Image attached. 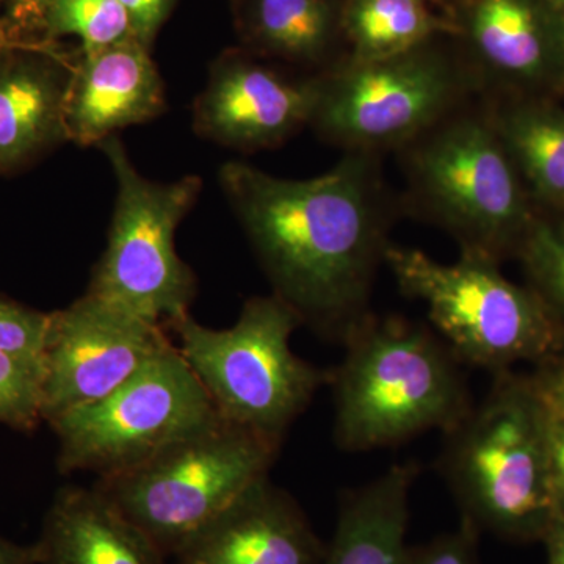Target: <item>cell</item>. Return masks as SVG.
<instances>
[{
	"label": "cell",
	"instance_id": "obj_5",
	"mask_svg": "<svg viewBox=\"0 0 564 564\" xmlns=\"http://www.w3.org/2000/svg\"><path fill=\"white\" fill-rule=\"evenodd\" d=\"M384 263L400 291L425 306L462 364L499 375L519 361L543 362L564 347L562 323L540 295L508 281L491 258L462 251L455 263H443L389 245Z\"/></svg>",
	"mask_w": 564,
	"mask_h": 564
},
{
	"label": "cell",
	"instance_id": "obj_3",
	"mask_svg": "<svg viewBox=\"0 0 564 564\" xmlns=\"http://www.w3.org/2000/svg\"><path fill=\"white\" fill-rule=\"evenodd\" d=\"M547 422L529 378L503 372L484 402L444 434L441 474L478 532L543 541L556 518Z\"/></svg>",
	"mask_w": 564,
	"mask_h": 564
},
{
	"label": "cell",
	"instance_id": "obj_33",
	"mask_svg": "<svg viewBox=\"0 0 564 564\" xmlns=\"http://www.w3.org/2000/svg\"><path fill=\"white\" fill-rule=\"evenodd\" d=\"M9 46V39H7V33L3 31L2 25H0V51L6 50Z\"/></svg>",
	"mask_w": 564,
	"mask_h": 564
},
{
	"label": "cell",
	"instance_id": "obj_16",
	"mask_svg": "<svg viewBox=\"0 0 564 564\" xmlns=\"http://www.w3.org/2000/svg\"><path fill=\"white\" fill-rule=\"evenodd\" d=\"M417 477V464H395L345 494L322 564H404L410 496Z\"/></svg>",
	"mask_w": 564,
	"mask_h": 564
},
{
	"label": "cell",
	"instance_id": "obj_27",
	"mask_svg": "<svg viewBox=\"0 0 564 564\" xmlns=\"http://www.w3.org/2000/svg\"><path fill=\"white\" fill-rule=\"evenodd\" d=\"M529 380L545 410L564 421V356L540 362V370Z\"/></svg>",
	"mask_w": 564,
	"mask_h": 564
},
{
	"label": "cell",
	"instance_id": "obj_17",
	"mask_svg": "<svg viewBox=\"0 0 564 564\" xmlns=\"http://www.w3.org/2000/svg\"><path fill=\"white\" fill-rule=\"evenodd\" d=\"M70 74L32 57L0 58V173L68 140L65 101Z\"/></svg>",
	"mask_w": 564,
	"mask_h": 564
},
{
	"label": "cell",
	"instance_id": "obj_8",
	"mask_svg": "<svg viewBox=\"0 0 564 564\" xmlns=\"http://www.w3.org/2000/svg\"><path fill=\"white\" fill-rule=\"evenodd\" d=\"M221 419L176 345L99 402L52 419L61 474L128 473Z\"/></svg>",
	"mask_w": 564,
	"mask_h": 564
},
{
	"label": "cell",
	"instance_id": "obj_25",
	"mask_svg": "<svg viewBox=\"0 0 564 564\" xmlns=\"http://www.w3.org/2000/svg\"><path fill=\"white\" fill-rule=\"evenodd\" d=\"M52 313L0 296V351L43 370Z\"/></svg>",
	"mask_w": 564,
	"mask_h": 564
},
{
	"label": "cell",
	"instance_id": "obj_30",
	"mask_svg": "<svg viewBox=\"0 0 564 564\" xmlns=\"http://www.w3.org/2000/svg\"><path fill=\"white\" fill-rule=\"evenodd\" d=\"M0 564H41L39 543H14L0 534Z\"/></svg>",
	"mask_w": 564,
	"mask_h": 564
},
{
	"label": "cell",
	"instance_id": "obj_34",
	"mask_svg": "<svg viewBox=\"0 0 564 564\" xmlns=\"http://www.w3.org/2000/svg\"><path fill=\"white\" fill-rule=\"evenodd\" d=\"M554 6L560 7V9H564V0H551Z\"/></svg>",
	"mask_w": 564,
	"mask_h": 564
},
{
	"label": "cell",
	"instance_id": "obj_7",
	"mask_svg": "<svg viewBox=\"0 0 564 564\" xmlns=\"http://www.w3.org/2000/svg\"><path fill=\"white\" fill-rule=\"evenodd\" d=\"M109 159L118 193L106 251L87 292L104 302L172 328L191 314L198 291L195 273L176 251V231L198 199V176L147 180L117 137L99 143Z\"/></svg>",
	"mask_w": 564,
	"mask_h": 564
},
{
	"label": "cell",
	"instance_id": "obj_28",
	"mask_svg": "<svg viewBox=\"0 0 564 564\" xmlns=\"http://www.w3.org/2000/svg\"><path fill=\"white\" fill-rule=\"evenodd\" d=\"M128 11L132 35L148 47L172 10L174 0H118Z\"/></svg>",
	"mask_w": 564,
	"mask_h": 564
},
{
	"label": "cell",
	"instance_id": "obj_11",
	"mask_svg": "<svg viewBox=\"0 0 564 564\" xmlns=\"http://www.w3.org/2000/svg\"><path fill=\"white\" fill-rule=\"evenodd\" d=\"M313 122L352 151L404 143L421 135L452 106L458 84L437 63L370 58L317 82Z\"/></svg>",
	"mask_w": 564,
	"mask_h": 564
},
{
	"label": "cell",
	"instance_id": "obj_21",
	"mask_svg": "<svg viewBox=\"0 0 564 564\" xmlns=\"http://www.w3.org/2000/svg\"><path fill=\"white\" fill-rule=\"evenodd\" d=\"M256 21L274 51L307 57L328 36L329 10L325 0H259Z\"/></svg>",
	"mask_w": 564,
	"mask_h": 564
},
{
	"label": "cell",
	"instance_id": "obj_10",
	"mask_svg": "<svg viewBox=\"0 0 564 564\" xmlns=\"http://www.w3.org/2000/svg\"><path fill=\"white\" fill-rule=\"evenodd\" d=\"M166 328L85 292L52 313L43 359V421L99 402L172 345Z\"/></svg>",
	"mask_w": 564,
	"mask_h": 564
},
{
	"label": "cell",
	"instance_id": "obj_6",
	"mask_svg": "<svg viewBox=\"0 0 564 564\" xmlns=\"http://www.w3.org/2000/svg\"><path fill=\"white\" fill-rule=\"evenodd\" d=\"M280 448L218 419L150 462L98 478L93 486L170 560L248 489L269 478Z\"/></svg>",
	"mask_w": 564,
	"mask_h": 564
},
{
	"label": "cell",
	"instance_id": "obj_1",
	"mask_svg": "<svg viewBox=\"0 0 564 564\" xmlns=\"http://www.w3.org/2000/svg\"><path fill=\"white\" fill-rule=\"evenodd\" d=\"M220 181L273 295L303 325L344 340L369 315L367 300L389 247L369 158L355 151L304 181L231 162Z\"/></svg>",
	"mask_w": 564,
	"mask_h": 564
},
{
	"label": "cell",
	"instance_id": "obj_29",
	"mask_svg": "<svg viewBox=\"0 0 564 564\" xmlns=\"http://www.w3.org/2000/svg\"><path fill=\"white\" fill-rule=\"evenodd\" d=\"M549 462L556 516L564 522V421L549 413Z\"/></svg>",
	"mask_w": 564,
	"mask_h": 564
},
{
	"label": "cell",
	"instance_id": "obj_24",
	"mask_svg": "<svg viewBox=\"0 0 564 564\" xmlns=\"http://www.w3.org/2000/svg\"><path fill=\"white\" fill-rule=\"evenodd\" d=\"M43 370L0 351V423L32 433L43 421Z\"/></svg>",
	"mask_w": 564,
	"mask_h": 564
},
{
	"label": "cell",
	"instance_id": "obj_20",
	"mask_svg": "<svg viewBox=\"0 0 564 564\" xmlns=\"http://www.w3.org/2000/svg\"><path fill=\"white\" fill-rule=\"evenodd\" d=\"M350 25L364 61H370L410 51L433 22L419 0H358Z\"/></svg>",
	"mask_w": 564,
	"mask_h": 564
},
{
	"label": "cell",
	"instance_id": "obj_13",
	"mask_svg": "<svg viewBox=\"0 0 564 564\" xmlns=\"http://www.w3.org/2000/svg\"><path fill=\"white\" fill-rule=\"evenodd\" d=\"M326 547L291 494L263 478L170 564H322Z\"/></svg>",
	"mask_w": 564,
	"mask_h": 564
},
{
	"label": "cell",
	"instance_id": "obj_32",
	"mask_svg": "<svg viewBox=\"0 0 564 564\" xmlns=\"http://www.w3.org/2000/svg\"><path fill=\"white\" fill-rule=\"evenodd\" d=\"M51 0H17L14 17L21 21L43 20Z\"/></svg>",
	"mask_w": 564,
	"mask_h": 564
},
{
	"label": "cell",
	"instance_id": "obj_9",
	"mask_svg": "<svg viewBox=\"0 0 564 564\" xmlns=\"http://www.w3.org/2000/svg\"><path fill=\"white\" fill-rule=\"evenodd\" d=\"M414 187L463 251L494 261L532 226L519 172L494 124L445 126L413 159Z\"/></svg>",
	"mask_w": 564,
	"mask_h": 564
},
{
	"label": "cell",
	"instance_id": "obj_15",
	"mask_svg": "<svg viewBox=\"0 0 564 564\" xmlns=\"http://www.w3.org/2000/svg\"><path fill=\"white\" fill-rule=\"evenodd\" d=\"M36 543L41 564H170L96 486L58 489Z\"/></svg>",
	"mask_w": 564,
	"mask_h": 564
},
{
	"label": "cell",
	"instance_id": "obj_2",
	"mask_svg": "<svg viewBox=\"0 0 564 564\" xmlns=\"http://www.w3.org/2000/svg\"><path fill=\"white\" fill-rule=\"evenodd\" d=\"M332 370L334 443L347 454L455 429L474 408L462 361L430 329L366 315Z\"/></svg>",
	"mask_w": 564,
	"mask_h": 564
},
{
	"label": "cell",
	"instance_id": "obj_14",
	"mask_svg": "<svg viewBox=\"0 0 564 564\" xmlns=\"http://www.w3.org/2000/svg\"><path fill=\"white\" fill-rule=\"evenodd\" d=\"M135 36L93 54L70 73L65 101L68 140L99 144L120 129L154 120L165 109L161 74Z\"/></svg>",
	"mask_w": 564,
	"mask_h": 564
},
{
	"label": "cell",
	"instance_id": "obj_4",
	"mask_svg": "<svg viewBox=\"0 0 564 564\" xmlns=\"http://www.w3.org/2000/svg\"><path fill=\"white\" fill-rule=\"evenodd\" d=\"M302 325L288 303L270 295L247 300L231 328L212 329L188 314L172 329L223 421L281 445L332 381V370L293 352L292 336Z\"/></svg>",
	"mask_w": 564,
	"mask_h": 564
},
{
	"label": "cell",
	"instance_id": "obj_18",
	"mask_svg": "<svg viewBox=\"0 0 564 564\" xmlns=\"http://www.w3.org/2000/svg\"><path fill=\"white\" fill-rule=\"evenodd\" d=\"M494 128L532 191L544 202L564 204V111L521 104L505 111Z\"/></svg>",
	"mask_w": 564,
	"mask_h": 564
},
{
	"label": "cell",
	"instance_id": "obj_22",
	"mask_svg": "<svg viewBox=\"0 0 564 564\" xmlns=\"http://www.w3.org/2000/svg\"><path fill=\"white\" fill-rule=\"evenodd\" d=\"M43 21L52 35L77 36L84 54L133 36L128 11L118 0H51Z\"/></svg>",
	"mask_w": 564,
	"mask_h": 564
},
{
	"label": "cell",
	"instance_id": "obj_12",
	"mask_svg": "<svg viewBox=\"0 0 564 564\" xmlns=\"http://www.w3.org/2000/svg\"><path fill=\"white\" fill-rule=\"evenodd\" d=\"M318 84H295L247 62L223 63L195 104V129L223 147L270 148L313 121Z\"/></svg>",
	"mask_w": 564,
	"mask_h": 564
},
{
	"label": "cell",
	"instance_id": "obj_19",
	"mask_svg": "<svg viewBox=\"0 0 564 564\" xmlns=\"http://www.w3.org/2000/svg\"><path fill=\"white\" fill-rule=\"evenodd\" d=\"M475 43L494 68L536 79L547 65L543 31L525 0H481L473 21Z\"/></svg>",
	"mask_w": 564,
	"mask_h": 564
},
{
	"label": "cell",
	"instance_id": "obj_26",
	"mask_svg": "<svg viewBox=\"0 0 564 564\" xmlns=\"http://www.w3.org/2000/svg\"><path fill=\"white\" fill-rule=\"evenodd\" d=\"M480 532L462 518L454 532L441 534L429 543L410 545L404 564H481Z\"/></svg>",
	"mask_w": 564,
	"mask_h": 564
},
{
	"label": "cell",
	"instance_id": "obj_31",
	"mask_svg": "<svg viewBox=\"0 0 564 564\" xmlns=\"http://www.w3.org/2000/svg\"><path fill=\"white\" fill-rule=\"evenodd\" d=\"M543 543L547 549V564H564V522L558 516L544 534Z\"/></svg>",
	"mask_w": 564,
	"mask_h": 564
},
{
	"label": "cell",
	"instance_id": "obj_23",
	"mask_svg": "<svg viewBox=\"0 0 564 564\" xmlns=\"http://www.w3.org/2000/svg\"><path fill=\"white\" fill-rule=\"evenodd\" d=\"M522 258L534 282V292L564 328V228L532 223L521 242Z\"/></svg>",
	"mask_w": 564,
	"mask_h": 564
}]
</instances>
